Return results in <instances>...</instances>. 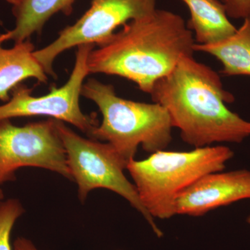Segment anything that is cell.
Returning a JSON list of instances; mask_svg holds the SVG:
<instances>
[{"mask_svg": "<svg viewBox=\"0 0 250 250\" xmlns=\"http://www.w3.org/2000/svg\"><path fill=\"white\" fill-rule=\"evenodd\" d=\"M157 0H93L90 9L58 38L34 55L47 75L55 77L53 64L64 51L85 44L100 46L111 39L116 28L152 14Z\"/></svg>", "mask_w": 250, "mask_h": 250, "instance_id": "obj_8", "label": "cell"}, {"mask_svg": "<svg viewBox=\"0 0 250 250\" xmlns=\"http://www.w3.org/2000/svg\"><path fill=\"white\" fill-rule=\"evenodd\" d=\"M24 211L22 204L16 199L0 202V250H14L11 245V231Z\"/></svg>", "mask_w": 250, "mask_h": 250, "instance_id": "obj_14", "label": "cell"}, {"mask_svg": "<svg viewBox=\"0 0 250 250\" xmlns=\"http://www.w3.org/2000/svg\"><path fill=\"white\" fill-rule=\"evenodd\" d=\"M4 192H3V190H1V188H0V201H1V200L4 199Z\"/></svg>", "mask_w": 250, "mask_h": 250, "instance_id": "obj_18", "label": "cell"}, {"mask_svg": "<svg viewBox=\"0 0 250 250\" xmlns=\"http://www.w3.org/2000/svg\"><path fill=\"white\" fill-rule=\"evenodd\" d=\"M13 246L14 250H39L32 241L24 237H18Z\"/></svg>", "mask_w": 250, "mask_h": 250, "instance_id": "obj_16", "label": "cell"}, {"mask_svg": "<svg viewBox=\"0 0 250 250\" xmlns=\"http://www.w3.org/2000/svg\"><path fill=\"white\" fill-rule=\"evenodd\" d=\"M25 167L46 169L72 181L56 120L24 126L0 122V184L14 181L16 171Z\"/></svg>", "mask_w": 250, "mask_h": 250, "instance_id": "obj_6", "label": "cell"}, {"mask_svg": "<svg viewBox=\"0 0 250 250\" xmlns=\"http://www.w3.org/2000/svg\"><path fill=\"white\" fill-rule=\"evenodd\" d=\"M220 1H223V2L224 3V2H225V0H220Z\"/></svg>", "mask_w": 250, "mask_h": 250, "instance_id": "obj_20", "label": "cell"}, {"mask_svg": "<svg viewBox=\"0 0 250 250\" xmlns=\"http://www.w3.org/2000/svg\"><path fill=\"white\" fill-rule=\"evenodd\" d=\"M194 52L209 54L220 61L225 76H250V17L236 32L215 43L202 45L195 42Z\"/></svg>", "mask_w": 250, "mask_h": 250, "instance_id": "obj_13", "label": "cell"}, {"mask_svg": "<svg viewBox=\"0 0 250 250\" xmlns=\"http://www.w3.org/2000/svg\"><path fill=\"white\" fill-rule=\"evenodd\" d=\"M233 156L228 146H210L188 152L158 151L126 166L140 199L153 218L175 215L177 197L206 174L220 172Z\"/></svg>", "mask_w": 250, "mask_h": 250, "instance_id": "obj_4", "label": "cell"}, {"mask_svg": "<svg viewBox=\"0 0 250 250\" xmlns=\"http://www.w3.org/2000/svg\"><path fill=\"white\" fill-rule=\"evenodd\" d=\"M248 223L250 224V216L248 219Z\"/></svg>", "mask_w": 250, "mask_h": 250, "instance_id": "obj_19", "label": "cell"}, {"mask_svg": "<svg viewBox=\"0 0 250 250\" xmlns=\"http://www.w3.org/2000/svg\"><path fill=\"white\" fill-rule=\"evenodd\" d=\"M224 4L228 17L235 19L250 17V0H225Z\"/></svg>", "mask_w": 250, "mask_h": 250, "instance_id": "obj_15", "label": "cell"}, {"mask_svg": "<svg viewBox=\"0 0 250 250\" xmlns=\"http://www.w3.org/2000/svg\"><path fill=\"white\" fill-rule=\"evenodd\" d=\"M75 0H21L13 8L16 26L0 34V42L13 41L16 43L29 40L34 33H41L54 14L62 12L69 16Z\"/></svg>", "mask_w": 250, "mask_h": 250, "instance_id": "obj_11", "label": "cell"}, {"mask_svg": "<svg viewBox=\"0 0 250 250\" xmlns=\"http://www.w3.org/2000/svg\"><path fill=\"white\" fill-rule=\"evenodd\" d=\"M6 1L10 3V4H13L15 6V5L18 4L21 0H6Z\"/></svg>", "mask_w": 250, "mask_h": 250, "instance_id": "obj_17", "label": "cell"}, {"mask_svg": "<svg viewBox=\"0 0 250 250\" xmlns=\"http://www.w3.org/2000/svg\"><path fill=\"white\" fill-rule=\"evenodd\" d=\"M246 199H250V171H220L206 174L186 189L177 197L174 211L200 217Z\"/></svg>", "mask_w": 250, "mask_h": 250, "instance_id": "obj_9", "label": "cell"}, {"mask_svg": "<svg viewBox=\"0 0 250 250\" xmlns=\"http://www.w3.org/2000/svg\"><path fill=\"white\" fill-rule=\"evenodd\" d=\"M188 7L187 27L195 31V41L202 45L215 43L233 35L237 29L229 21L220 0H182Z\"/></svg>", "mask_w": 250, "mask_h": 250, "instance_id": "obj_12", "label": "cell"}, {"mask_svg": "<svg viewBox=\"0 0 250 250\" xmlns=\"http://www.w3.org/2000/svg\"><path fill=\"white\" fill-rule=\"evenodd\" d=\"M149 95L166 108L183 141L195 148L241 143L250 136V122L226 106L234 96L224 88L216 72L192 56L181 59Z\"/></svg>", "mask_w": 250, "mask_h": 250, "instance_id": "obj_1", "label": "cell"}, {"mask_svg": "<svg viewBox=\"0 0 250 250\" xmlns=\"http://www.w3.org/2000/svg\"><path fill=\"white\" fill-rule=\"evenodd\" d=\"M95 45L78 46L75 66L68 81L50 93L32 96V89L19 84L12 90V97L0 106V122L20 117L46 116L76 126L89 136L99 123L96 113L85 114L80 108V98L85 77L89 75L88 58Z\"/></svg>", "mask_w": 250, "mask_h": 250, "instance_id": "obj_7", "label": "cell"}, {"mask_svg": "<svg viewBox=\"0 0 250 250\" xmlns=\"http://www.w3.org/2000/svg\"><path fill=\"white\" fill-rule=\"evenodd\" d=\"M195 43L182 16L156 9L126 23L109 41L92 49L88 71L123 77L150 94L156 82L170 73L181 59L192 56Z\"/></svg>", "mask_w": 250, "mask_h": 250, "instance_id": "obj_2", "label": "cell"}, {"mask_svg": "<svg viewBox=\"0 0 250 250\" xmlns=\"http://www.w3.org/2000/svg\"><path fill=\"white\" fill-rule=\"evenodd\" d=\"M82 95L93 101L103 121L88 137L109 143L127 164L134 160L140 146L152 154L164 150L172 141L170 116L159 104L139 103L120 98L111 84L90 79Z\"/></svg>", "mask_w": 250, "mask_h": 250, "instance_id": "obj_3", "label": "cell"}, {"mask_svg": "<svg viewBox=\"0 0 250 250\" xmlns=\"http://www.w3.org/2000/svg\"><path fill=\"white\" fill-rule=\"evenodd\" d=\"M57 121V129L66 154L72 181L78 187V197L85 201L92 190L104 188L121 195L147 220L158 238L163 236L154 219L145 208L134 184L126 178L127 163L109 143L85 139Z\"/></svg>", "mask_w": 250, "mask_h": 250, "instance_id": "obj_5", "label": "cell"}, {"mask_svg": "<svg viewBox=\"0 0 250 250\" xmlns=\"http://www.w3.org/2000/svg\"><path fill=\"white\" fill-rule=\"evenodd\" d=\"M34 51L29 40L8 49L0 42V100L7 103L10 91L27 79L47 83V73L34 57Z\"/></svg>", "mask_w": 250, "mask_h": 250, "instance_id": "obj_10", "label": "cell"}]
</instances>
